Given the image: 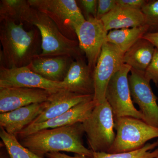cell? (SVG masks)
I'll use <instances>...</instances> for the list:
<instances>
[{
  "label": "cell",
  "mask_w": 158,
  "mask_h": 158,
  "mask_svg": "<svg viewBox=\"0 0 158 158\" xmlns=\"http://www.w3.org/2000/svg\"><path fill=\"white\" fill-rule=\"evenodd\" d=\"M82 125L89 149L93 152H107L116 137L114 116L107 101L96 105Z\"/></svg>",
  "instance_id": "6"
},
{
  "label": "cell",
  "mask_w": 158,
  "mask_h": 158,
  "mask_svg": "<svg viewBox=\"0 0 158 158\" xmlns=\"http://www.w3.org/2000/svg\"><path fill=\"white\" fill-rule=\"evenodd\" d=\"M114 128L116 137L109 153L137 150L144 147L150 140L158 138V128L134 117L114 118Z\"/></svg>",
  "instance_id": "4"
},
{
  "label": "cell",
  "mask_w": 158,
  "mask_h": 158,
  "mask_svg": "<svg viewBox=\"0 0 158 158\" xmlns=\"http://www.w3.org/2000/svg\"><path fill=\"white\" fill-rule=\"evenodd\" d=\"M79 46L85 54L88 66L94 70L108 32L101 20L90 17L75 30Z\"/></svg>",
  "instance_id": "10"
},
{
  "label": "cell",
  "mask_w": 158,
  "mask_h": 158,
  "mask_svg": "<svg viewBox=\"0 0 158 158\" xmlns=\"http://www.w3.org/2000/svg\"><path fill=\"white\" fill-rule=\"evenodd\" d=\"M48 105L47 101L35 103L0 114V127L7 132L17 136L25 128L31 124Z\"/></svg>",
  "instance_id": "15"
},
{
  "label": "cell",
  "mask_w": 158,
  "mask_h": 158,
  "mask_svg": "<svg viewBox=\"0 0 158 158\" xmlns=\"http://www.w3.org/2000/svg\"><path fill=\"white\" fill-rule=\"evenodd\" d=\"M155 48L151 42L141 38L125 53L123 63L144 73L152 60Z\"/></svg>",
  "instance_id": "19"
},
{
  "label": "cell",
  "mask_w": 158,
  "mask_h": 158,
  "mask_svg": "<svg viewBox=\"0 0 158 158\" xmlns=\"http://www.w3.org/2000/svg\"><path fill=\"white\" fill-rule=\"evenodd\" d=\"M141 10L148 27V33H158V0L147 1Z\"/></svg>",
  "instance_id": "24"
},
{
  "label": "cell",
  "mask_w": 158,
  "mask_h": 158,
  "mask_svg": "<svg viewBox=\"0 0 158 158\" xmlns=\"http://www.w3.org/2000/svg\"><path fill=\"white\" fill-rule=\"evenodd\" d=\"M154 158H158V156Z\"/></svg>",
  "instance_id": "32"
},
{
  "label": "cell",
  "mask_w": 158,
  "mask_h": 158,
  "mask_svg": "<svg viewBox=\"0 0 158 158\" xmlns=\"http://www.w3.org/2000/svg\"><path fill=\"white\" fill-rule=\"evenodd\" d=\"M93 72L84 57L75 59L62 81L65 89L78 94H94Z\"/></svg>",
  "instance_id": "16"
},
{
  "label": "cell",
  "mask_w": 158,
  "mask_h": 158,
  "mask_svg": "<svg viewBox=\"0 0 158 158\" xmlns=\"http://www.w3.org/2000/svg\"><path fill=\"white\" fill-rule=\"evenodd\" d=\"M158 140L147 143L140 149L128 152L109 153L93 152L91 158H154L158 156Z\"/></svg>",
  "instance_id": "22"
},
{
  "label": "cell",
  "mask_w": 158,
  "mask_h": 158,
  "mask_svg": "<svg viewBox=\"0 0 158 158\" xmlns=\"http://www.w3.org/2000/svg\"><path fill=\"white\" fill-rule=\"evenodd\" d=\"M123 53L116 46L106 42L103 46L93 72L94 92V100L97 105L106 101L109 82L123 64Z\"/></svg>",
  "instance_id": "8"
},
{
  "label": "cell",
  "mask_w": 158,
  "mask_h": 158,
  "mask_svg": "<svg viewBox=\"0 0 158 158\" xmlns=\"http://www.w3.org/2000/svg\"><path fill=\"white\" fill-rule=\"evenodd\" d=\"M142 38L147 40L151 42L156 48L158 49V33H148Z\"/></svg>",
  "instance_id": "30"
},
{
  "label": "cell",
  "mask_w": 158,
  "mask_h": 158,
  "mask_svg": "<svg viewBox=\"0 0 158 158\" xmlns=\"http://www.w3.org/2000/svg\"><path fill=\"white\" fill-rule=\"evenodd\" d=\"M73 59L67 56L36 57L27 66L32 71L47 80L62 82Z\"/></svg>",
  "instance_id": "17"
},
{
  "label": "cell",
  "mask_w": 158,
  "mask_h": 158,
  "mask_svg": "<svg viewBox=\"0 0 158 158\" xmlns=\"http://www.w3.org/2000/svg\"><path fill=\"white\" fill-rule=\"evenodd\" d=\"M117 6L116 0H98L96 18L101 20Z\"/></svg>",
  "instance_id": "26"
},
{
  "label": "cell",
  "mask_w": 158,
  "mask_h": 158,
  "mask_svg": "<svg viewBox=\"0 0 158 158\" xmlns=\"http://www.w3.org/2000/svg\"><path fill=\"white\" fill-rule=\"evenodd\" d=\"M92 99L94 94H78L65 89L59 90L51 94L48 99L47 107L31 124L43 122L55 118L83 102Z\"/></svg>",
  "instance_id": "14"
},
{
  "label": "cell",
  "mask_w": 158,
  "mask_h": 158,
  "mask_svg": "<svg viewBox=\"0 0 158 158\" xmlns=\"http://www.w3.org/2000/svg\"><path fill=\"white\" fill-rule=\"evenodd\" d=\"M46 156L48 158H91L82 155L76 154L74 156H68L60 152H50Z\"/></svg>",
  "instance_id": "29"
},
{
  "label": "cell",
  "mask_w": 158,
  "mask_h": 158,
  "mask_svg": "<svg viewBox=\"0 0 158 158\" xmlns=\"http://www.w3.org/2000/svg\"><path fill=\"white\" fill-rule=\"evenodd\" d=\"M29 5L48 16L62 34L78 40L75 30L86 21L75 0H28Z\"/></svg>",
  "instance_id": "5"
},
{
  "label": "cell",
  "mask_w": 158,
  "mask_h": 158,
  "mask_svg": "<svg viewBox=\"0 0 158 158\" xmlns=\"http://www.w3.org/2000/svg\"><path fill=\"white\" fill-rule=\"evenodd\" d=\"M84 9L86 19L90 17L96 18L98 1L97 0H81L79 1Z\"/></svg>",
  "instance_id": "27"
},
{
  "label": "cell",
  "mask_w": 158,
  "mask_h": 158,
  "mask_svg": "<svg viewBox=\"0 0 158 158\" xmlns=\"http://www.w3.org/2000/svg\"><path fill=\"white\" fill-rule=\"evenodd\" d=\"M148 30L147 25L130 28L112 30L108 32L106 42L116 46L125 53L147 34Z\"/></svg>",
  "instance_id": "20"
},
{
  "label": "cell",
  "mask_w": 158,
  "mask_h": 158,
  "mask_svg": "<svg viewBox=\"0 0 158 158\" xmlns=\"http://www.w3.org/2000/svg\"><path fill=\"white\" fill-rule=\"evenodd\" d=\"M19 22L35 26L40 32L42 52L37 57L67 56L74 60L84 57L78 40L65 37L48 16L31 7L29 3L23 10Z\"/></svg>",
  "instance_id": "3"
},
{
  "label": "cell",
  "mask_w": 158,
  "mask_h": 158,
  "mask_svg": "<svg viewBox=\"0 0 158 158\" xmlns=\"http://www.w3.org/2000/svg\"><path fill=\"white\" fill-rule=\"evenodd\" d=\"M147 2L145 0H116L117 6L136 10H141Z\"/></svg>",
  "instance_id": "28"
},
{
  "label": "cell",
  "mask_w": 158,
  "mask_h": 158,
  "mask_svg": "<svg viewBox=\"0 0 158 158\" xmlns=\"http://www.w3.org/2000/svg\"><path fill=\"white\" fill-rule=\"evenodd\" d=\"M131 68L129 65L123 64L112 77L106 90V100L114 118L131 117L143 120V115L135 107L131 96L128 79Z\"/></svg>",
  "instance_id": "7"
},
{
  "label": "cell",
  "mask_w": 158,
  "mask_h": 158,
  "mask_svg": "<svg viewBox=\"0 0 158 158\" xmlns=\"http://www.w3.org/2000/svg\"><path fill=\"white\" fill-rule=\"evenodd\" d=\"M106 31L130 28L145 25V16L141 10H136L117 6L102 18Z\"/></svg>",
  "instance_id": "18"
},
{
  "label": "cell",
  "mask_w": 158,
  "mask_h": 158,
  "mask_svg": "<svg viewBox=\"0 0 158 158\" xmlns=\"http://www.w3.org/2000/svg\"><path fill=\"white\" fill-rule=\"evenodd\" d=\"M27 2L26 0H1L0 20L9 19L18 22L21 13Z\"/></svg>",
  "instance_id": "23"
},
{
  "label": "cell",
  "mask_w": 158,
  "mask_h": 158,
  "mask_svg": "<svg viewBox=\"0 0 158 158\" xmlns=\"http://www.w3.org/2000/svg\"><path fill=\"white\" fill-rule=\"evenodd\" d=\"M0 20L1 65L6 68L28 66L42 52L41 37L37 27L29 31L23 23Z\"/></svg>",
  "instance_id": "1"
},
{
  "label": "cell",
  "mask_w": 158,
  "mask_h": 158,
  "mask_svg": "<svg viewBox=\"0 0 158 158\" xmlns=\"http://www.w3.org/2000/svg\"><path fill=\"white\" fill-rule=\"evenodd\" d=\"M129 83L133 102L138 105L143 116V121L158 128L157 98L150 86V81L144 73L131 68Z\"/></svg>",
  "instance_id": "9"
},
{
  "label": "cell",
  "mask_w": 158,
  "mask_h": 158,
  "mask_svg": "<svg viewBox=\"0 0 158 158\" xmlns=\"http://www.w3.org/2000/svg\"><path fill=\"white\" fill-rule=\"evenodd\" d=\"M84 134L82 123H79L40 130L21 139L20 143L43 157L48 153L66 152L92 158L93 152L83 144Z\"/></svg>",
  "instance_id": "2"
},
{
  "label": "cell",
  "mask_w": 158,
  "mask_h": 158,
  "mask_svg": "<svg viewBox=\"0 0 158 158\" xmlns=\"http://www.w3.org/2000/svg\"><path fill=\"white\" fill-rule=\"evenodd\" d=\"M6 156L3 155L1 154V158H8L7 157H6Z\"/></svg>",
  "instance_id": "31"
},
{
  "label": "cell",
  "mask_w": 158,
  "mask_h": 158,
  "mask_svg": "<svg viewBox=\"0 0 158 158\" xmlns=\"http://www.w3.org/2000/svg\"><path fill=\"white\" fill-rule=\"evenodd\" d=\"M96 105L94 99L83 102L60 116L43 122L29 125L17 136L21 139L40 130L63 127L79 123H82L90 116Z\"/></svg>",
  "instance_id": "12"
},
{
  "label": "cell",
  "mask_w": 158,
  "mask_h": 158,
  "mask_svg": "<svg viewBox=\"0 0 158 158\" xmlns=\"http://www.w3.org/2000/svg\"><path fill=\"white\" fill-rule=\"evenodd\" d=\"M0 137L10 158H45L37 155L23 146L17 140L16 136L7 132L1 127Z\"/></svg>",
  "instance_id": "21"
},
{
  "label": "cell",
  "mask_w": 158,
  "mask_h": 158,
  "mask_svg": "<svg viewBox=\"0 0 158 158\" xmlns=\"http://www.w3.org/2000/svg\"><path fill=\"white\" fill-rule=\"evenodd\" d=\"M39 88L54 93L65 89L62 82L47 80L27 67L6 68L0 65V88Z\"/></svg>",
  "instance_id": "11"
},
{
  "label": "cell",
  "mask_w": 158,
  "mask_h": 158,
  "mask_svg": "<svg viewBox=\"0 0 158 158\" xmlns=\"http://www.w3.org/2000/svg\"><path fill=\"white\" fill-rule=\"evenodd\" d=\"M144 74L146 79L150 81H152L158 87V49L156 48L152 60Z\"/></svg>",
  "instance_id": "25"
},
{
  "label": "cell",
  "mask_w": 158,
  "mask_h": 158,
  "mask_svg": "<svg viewBox=\"0 0 158 158\" xmlns=\"http://www.w3.org/2000/svg\"><path fill=\"white\" fill-rule=\"evenodd\" d=\"M52 94L39 88H0V113H7L33 104L44 102Z\"/></svg>",
  "instance_id": "13"
}]
</instances>
